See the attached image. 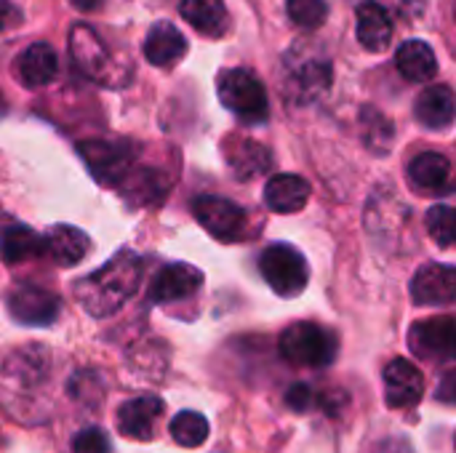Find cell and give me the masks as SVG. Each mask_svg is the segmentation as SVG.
Masks as SVG:
<instances>
[{
    "label": "cell",
    "mask_w": 456,
    "mask_h": 453,
    "mask_svg": "<svg viewBox=\"0 0 456 453\" xmlns=\"http://www.w3.org/2000/svg\"><path fill=\"white\" fill-rule=\"evenodd\" d=\"M142 272V259L134 251H123L96 272L77 280L75 299L91 318H110L139 291Z\"/></svg>",
    "instance_id": "cell-1"
},
{
    "label": "cell",
    "mask_w": 456,
    "mask_h": 453,
    "mask_svg": "<svg viewBox=\"0 0 456 453\" xmlns=\"http://www.w3.org/2000/svg\"><path fill=\"white\" fill-rule=\"evenodd\" d=\"M281 355L291 366L302 368H326L339 352V339L334 331H326L318 323H291L281 334Z\"/></svg>",
    "instance_id": "cell-3"
},
{
    "label": "cell",
    "mask_w": 456,
    "mask_h": 453,
    "mask_svg": "<svg viewBox=\"0 0 456 453\" xmlns=\"http://www.w3.org/2000/svg\"><path fill=\"white\" fill-rule=\"evenodd\" d=\"M286 11L291 21L305 29H318L329 16V8L323 0H286Z\"/></svg>",
    "instance_id": "cell-30"
},
{
    "label": "cell",
    "mask_w": 456,
    "mask_h": 453,
    "mask_svg": "<svg viewBox=\"0 0 456 453\" xmlns=\"http://www.w3.org/2000/svg\"><path fill=\"white\" fill-rule=\"evenodd\" d=\"M21 21V11L11 0H0V32L16 27Z\"/></svg>",
    "instance_id": "cell-33"
},
{
    "label": "cell",
    "mask_w": 456,
    "mask_h": 453,
    "mask_svg": "<svg viewBox=\"0 0 456 453\" xmlns=\"http://www.w3.org/2000/svg\"><path fill=\"white\" fill-rule=\"evenodd\" d=\"M454 446H456V438H454Z\"/></svg>",
    "instance_id": "cell-36"
},
{
    "label": "cell",
    "mask_w": 456,
    "mask_h": 453,
    "mask_svg": "<svg viewBox=\"0 0 456 453\" xmlns=\"http://www.w3.org/2000/svg\"><path fill=\"white\" fill-rule=\"evenodd\" d=\"M334 80L329 53L315 40H297L281 59L278 83L281 93L294 107H310L321 101Z\"/></svg>",
    "instance_id": "cell-2"
},
{
    "label": "cell",
    "mask_w": 456,
    "mask_h": 453,
    "mask_svg": "<svg viewBox=\"0 0 456 453\" xmlns=\"http://www.w3.org/2000/svg\"><path fill=\"white\" fill-rule=\"evenodd\" d=\"M310 200V184L297 174H278L270 176L265 184V203L270 211L278 214H297Z\"/></svg>",
    "instance_id": "cell-19"
},
{
    "label": "cell",
    "mask_w": 456,
    "mask_h": 453,
    "mask_svg": "<svg viewBox=\"0 0 456 453\" xmlns=\"http://www.w3.org/2000/svg\"><path fill=\"white\" fill-rule=\"evenodd\" d=\"M259 272L278 296H299L307 288L310 270L305 256L289 243H273L259 256Z\"/></svg>",
    "instance_id": "cell-4"
},
{
    "label": "cell",
    "mask_w": 456,
    "mask_h": 453,
    "mask_svg": "<svg viewBox=\"0 0 456 453\" xmlns=\"http://www.w3.org/2000/svg\"><path fill=\"white\" fill-rule=\"evenodd\" d=\"M13 67H16V77L27 88H43V85L56 80V75H59V56H56L53 45L32 43V45H27L19 53Z\"/></svg>",
    "instance_id": "cell-15"
},
{
    "label": "cell",
    "mask_w": 456,
    "mask_h": 453,
    "mask_svg": "<svg viewBox=\"0 0 456 453\" xmlns=\"http://www.w3.org/2000/svg\"><path fill=\"white\" fill-rule=\"evenodd\" d=\"M409 176L422 190H441L452 176V163L441 152H419L409 163Z\"/></svg>",
    "instance_id": "cell-25"
},
{
    "label": "cell",
    "mask_w": 456,
    "mask_h": 453,
    "mask_svg": "<svg viewBox=\"0 0 456 453\" xmlns=\"http://www.w3.org/2000/svg\"><path fill=\"white\" fill-rule=\"evenodd\" d=\"M45 350L43 347H24L19 352H13L5 363V374L8 376H16V379H29V382H37L43 374H45Z\"/></svg>",
    "instance_id": "cell-27"
},
{
    "label": "cell",
    "mask_w": 456,
    "mask_h": 453,
    "mask_svg": "<svg viewBox=\"0 0 456 453\" xmlns=\"http://www.w3.org/2000/svg\"><path fill=\"white\" fill-rule=\"evenodd\" d=\"M411 299L422 307L452 304L456 299V267L425 264L411 280Z\"/></svg>",
    "instance_id": "cell-14"
},
{
    "label": "cell",
    "mask_w": 456,
    "mask_h": 453,
    "mask_svg": "<svg viewBox=\"0 0 456 453\" xmlns=\"http://www.w3.org/2000/svg\"><path fill=\"white\" fill-rule=\"evenodd\" d=\"M69 56L75 67L94 83L104 85H120L123 77L115 75V61L104 45V40L88 27V24H75L69 29Z\"/></svg>",
    "instance_id": "cell-6"
},
{
    "label": "cell",
    "mask_w": 456,
    "mask_h": 453,
    "mask_svg": "<svg viewBox=\"0 0 456 453\" xmlns=\"http://www.w3.org/2000/svg\"><path fill=\"white\" fill-rule=\"evenodd\" d=\"M5 307L16 323L32 326V328H45V326L56 323V318L61 312L59 296L35 283H16L5 296Z\"/></svg>",
    "instance_id": "cell-8"
},
{
    "label": "cell",
    "mask_w": 456,
    "mask_h": 453,
    "mask_svg": "<svg viewBox=\"0 0 456 453\" xmlns=\"http://www.w3.org/2000/svg\"><path fill=\"white\" fill-rule=\"evenodd\" d=\"M358 40L369 51H385L393 40V19L382 3L366 0L358 8Z\"/></svg>",
    "instance_id": "cell-22"
},
{
    "label": "cell",
    "mask_w": 456,
    "mask_h": 453,
    "mask_svg": "<svg viewBox=\"0 0 456 453\" xmlns=\"http://www.w3.org/2000/svg\"><path fill=\"white\" fill-rule=\"evenodd\" d=\"M123 184H126L128 198L139 195V203H152V200L163 198V192H166V184H163L160 174L152 171V168H142V171L131 168V174L123 179Z\"/></svg>",
    "instance_id": "cell-29"
},
{
    "label": "cell",
    "mask_w": 456,
    "mask_h": 453,
    "mask_svg": "<svg viewBox=\"0 0 456 453\" xmlns=\"http://www.w3.org/2000/svg\"><path fill=\"white\" fill-rule=\"evenodd\" d=\"M40 254H45V243L35 230H29L24 224H13L0 232V256L8 267L29 262Z\"/></svg>",
    "instance_id": "cell-24"
},
{
    "label": "cell",
    "mask_w": 456,
    "mask_h": 453,
    "mask_svg": "<svg viewBox=\"0 0 456 453\" xmlns=\"http://www.w3.org/2000/svg\"><path fill=\"white\" fill-rule=\"evenodd\" d=\"M425 395V376L422 371L406 360L395 358L385 368V398L390 409H411L422 400Z\"/></svg>",
    "instance_id": "cell-11"
},
{
    "label": "cell",
    "mask_w": 456,
    "mask_h": 453,
    "mask_svg": "<svg viewBox=\"0 0 456 453\" xmlns=\"http://www.w3.org/2000/svg\"><path fill=\"white\" fill-rule=\"evenodd\" d=\"M192 214L206 232L219 240H238L246 232V211L219 195H200L192 200Z\"/></svg>",
    "instance_id": "cell-10"
},
{
    "label": "cell",
    "mask_w": 456,
    "mask_h": 453,
    "mask_svg": "<svg viewBox=\"0 0 456 453\" xmlns=\"http://www.w3.org/2000/svg\"><path fill=\"white\" fill-rule=\"evenodd\" d=\"M414 115H417V120H419L425 128H433V131L449 128L456 120L454 88L446 85V83H438V85L425 88V91L419 93V99H417Z\"/></svg>",
    "instance_id": "cell-17"
},
{
    "label": "cell",
    "mask_w": 456,
    "mask_h": 453,
    "mask_svg": "<svg viewBox=\"0 0 456 453\" xmlns=\"http://www.w3.org/2000/svg\"><path fill=\"white\" fill-rule=\"evenodd\" d=\"M102 3H104V0H72V5H75L77 11H99Z\"/></svg>",
    "instance_id": "cell-35"
},
{
    "label": "cell",
    "mask_w": 456,
    "mask_h": 453,
    "mask_svg": "<svg viewBox=\"0 0 456 453\" xmlns=\"http://www.w3.org/2000/svg\"><path fill=\"white\" fill-rule=\"evenodd\" d=\"M315 403H318V395H315L313 387H307V384H294V387L286 392V406H289L291 411H297V414L313 409Z\"/></svg>",
    "instance_id": "cell-32"
},
{
    "label": "cell",
    "mask_w": 456,
    "mask_h": 453,
    "mask_svg": "<svg viewBox=\"0 0 456 453\" xmlns=\"http://www.w3.org/2000/svg\"><path fill=\"white\" fill-rule=\"evenodd\" d=\"M438 400L449 403V406H456V371L446 374L444 382L438 384Z\"/></svg>",
    "instance_id": "cell-34"
},
{
    "label": "cell",
    "mask_w": 456,
    "mask_h": 453,
    "mask_svg": "<svg viewBox=\"0 0 456 453\" xmlns=\"http://www.w3.org/2000/svg\"><path fill=\"white\" fill-rule=\"evenodd\" d=\"M224 158H227V166L232 168V174L238 179H256V176L267 174L273 166L270 150L254 139H246V136L227 139L224 142Z\"/></svg>",
    "instance_id": "cell-16"
},
{
    "label": "cell",
    "mask_w": 456,
    "mask_h": 453,
    "mask_svg": "<svg viewBox=\"0 0 456 453\" xmlns=\"http://www.w3.org/2000/svg\"><path fill=\"white\" fill-rule=\"evenodd\" d=\"M398 72L411 83H428L438 72V59L425 40H406L395 53Z\"/></svg>",
    "instance_id": "cell-23"
},
{
    "label": "cell",
    "mask_w": 456,
    "mask_h": 453,
    "mask_svg": "<svg viewBox=\"0 0 456 453\" xmlns=\"http://www.w3.org/2000/svg\"><path fill=\"white\" fill-rule=\"evenodd\" d=\"M112 446H110V438L104 430L99 427H86L75 435L72 441V453H110Z\"/></svg>",
    "instance_id": "cell-31"
},
{
    "label": "cell",
    "mask_w": 456,
    "mask_h": 453,
    "mask_svg": "<svg viewBox=\"0 0 456 453\" xmlns=\"http://www.w3.org/2000/svg\"><path fill=\"white\" fill-rule=\"evenodd\" d=\"M43 243H45V256H51V262L59 267H75L88 254L86 232L69 224H53L43 235Z\"/></svg>",
    "instance_id": "cell-21"
},
{
    "label": "cell",
    "mask_w": 456,
    "mask_h": 453,
    "mask_svg": "<svg viewBox=\"0 0 456 453\" xmlns=\"http://www.w3.org/2000/svg\"><path fill=\"white\" fill-rule=\"evenodd\" d=\"M428 235L441 246L452 248L456 246V208L452 206H433L425 216Z\"/></svg>",
    "instance_id": "cell-28"
},
{
    "label": "cell",
    "mask_w": 456,
    "mask_h": 453,
    "mask_svg": "<svg viewBox=\"0 0 456 453\" xmlns=\"http://www.w3.org/2000/svg\"><path fill=\"white\" fill-rule=\"evenodd\" d=\"M187 53L184 35L171 21H158L144 37V59L152 67H171Z\"/></svg>",
    "instance_id": "cell-18"
},
{
    "label": "cell",
    "mask_w": 456,
    "mask_h": 453,
    "mask_svg": "<svg viewBox=\"0 0 456 453\" xmlns=\"http://www.w3.org/2000/svg\"><path fill=\"white\" fill-rule=\"evenodd\" d=\"M200 286H203V272L198 267L184 264V262L166 264L150 286V302L152 304L182 302V299L192 296Z\"/></svg>",
    "instance_id": "cell-12"
},
{
    "label": "cell",
    "mask_w": 456,
    "mask_h": 453,
    "mask_svg": "<svg viewBox=\"0 0 456 453\" xmlns=\"http://www.w3.org/2000/svg\"><path fill=\"white\" fill-rule=\"evenodd\" d=\"M77 152L96 182L102 184H123V179L134 168V147L131 142H104V139H88L77 144Z\"/></svg>",
    "instance_id": "cell-7"
},
{
    "label": "cell",
    "mask_w": 456,
    "mask_h": 453,
    "mask_svg": "<svg viewBox=\"0 0 456 453\" xmlns=\"http://www.w3.org/2000/svg\"><path fill=\"white\" fill-rule=\"evenodd\" d=\"M409 347L425 360H456V318L438 315L411 326Z\"/></svg>",
    "instance_id": "cell-9"
},
{
    "label": "cell",
    "mask_w": 456,
    "mask_h": 453,
    "mask_svg": "<svg viewBox=\"0 0 456 453\" xmlns=\"http://www.w3.org/2000/svg\"><path fill=\"white\" fill-rule=\"evenodd\" d=\"M160 417L163 400L158 395H139L118 409V430L131 441H152Z\"/></svg>",
    "instance_id": "cell-13"
},
{
    "label": "cell",
    "mask_w": 456,
    "mask_h": 453,
    "mask_svg": "<svg viewBox=\"0 0 456 453\" xmlns=\"http://www.w3.org/2000/svg\"><path fill=\"white\" fill-rule=\"evenodd\" d=\"M219 101L246 123H262L267 117V91L248 69L232 67L219 75Z\"/></svg>",
    "instance_id": "cell-5"
},
{
    "label": "cell",
    "mask_w": 456,
    "mask_h": 453,
    "mask_svg": "<svg viewBox=\"0 0 456 453\" xmlns=\"http://www.w3.org/2000/svg\"><path fill=\"white\" fill-rule=\"evenodd\" d=\"M179 13L206 37H222L230 32V11L224 0H182Z\"/></svg>",
    "instance_id": "cell-20"
},
{
    "label": "cell",
    "mask_w": 456,
    "mask_h": 453,
    "mask_svg": "<svg viewBox=\"0 0 456 453\" xmlns=\"http://www.w3.org/2000/svg\"><path fill=\"white\" fill-rule=\"evenodd\" d=\"M168 433H171V438H174L179 446H184V449H198V446H203L206 438H208V422H206V417L198 414V411H182V414H176V417L171 419Z\"/></svg>",
    "instance_id": "cell-26"
}]
</instances>
